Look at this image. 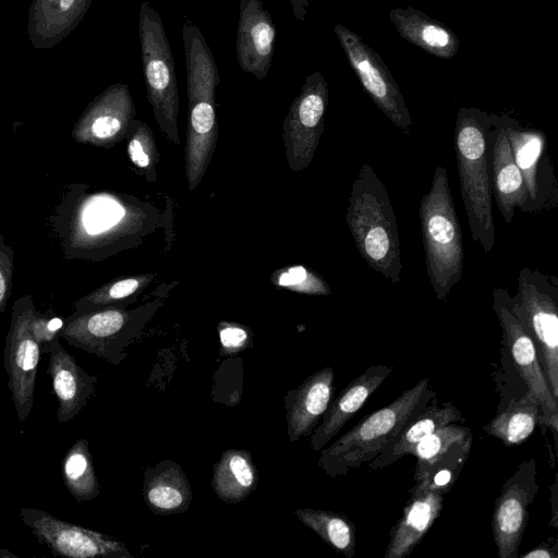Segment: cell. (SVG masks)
Listing matches in <instances>:
<instances>
[{"instance_id": "cell-6", "label": "cell", "mask_w": 558, "mask_h": 558, "mask_svg": "<svg viewBox=\"0 0 558 558\" xmlns=\"http://www.w3.org/2000/svg\"><path fill=\"white\" fill-rule=\"evenodd\" d=\"M426 271L438 301H447L460 281L464 265L461 226L448 182L447 170L437 166L432 185L418 207Z\"/></svg>"}, {"instance_id": "cell-18", "label": "cell", "mask_w": 558, "mask_h": 558, "mask_svg": "<svg viewBox=\"0 0 558 558\" xmlns=\"http://www.w3.org/2000/svg\"><path fill=\"white\" fill-rule=\"evenodd\" d=\"M276 26L260 0H241L236 57L240 68L263 80L275 50Z\"/></svg>"}, {"instance_id": "cell-5", "label": "cell", "mask_w": 558, "mask_h": 558, "mask_svg": "<svg viewBox=\"0 0 558 558\" xmlns=\"http://www.w3.org/2000/svg\"><path fill=\"white\" fill-rule=\"evenodd\" d=\"M435 397L429 378L421 379L324 449L318 465L327 475L336 477L371 462Z\"/></svg>"}, {"instance_id": "cell-37", "label": "cell", "mask_w": 558, "mask_h": 558, "mask_svg": "<svg viewBox=\"0 0 558 558\" xmlns=\"http://www.w3.org/2000/svg\"><path fill=\"white\" fill-rule=\"evenodd\" d=\"M63 327V318L59 316L47 317L37 310L34 312L29 322V331L38 343L41 354H45L52 341L61 339Z\"/></svg>"}, {"instance_id": "cell-9", "label": "cell", "mask_w": 558, "mask_h": 558, "mask_svg": "<svg viewBox=\"0 0 558 558\" xmlns=\"http://www.w3.org/2000/svg\"><path fill=\"white\" fill-rule=\"evenodd\" d=\"M36 311L31 295H23L12 305L11 323L5 337L4 368L8 388L20 422H25L34 405L35 383L40 348L29 331Z\"/></svg>"}, {"instance_id": "cell-7", "label": "cell", "mask_w": 558, "mask_h": 558, "mask_svg": "<svg viewBox=\"0 0 558 558\" xmlns=\"http://www.w3.org/2000/svg\"><path fill=\"white\" fill-rule=\"evenodd\" d=\"M509 304L533 340L550 392L558 400V279L521 268Z\"/></svg>"}, {"instance_id": "cell-8", "label": "cell", "mask_w": 558, "mask_h": 558, "mask_svg": "<svg viewBox=\"0 0 558 558\" xmlns=\"http://www.w3.org/2000/svg\"><path fill=\"white\" fill-rule=\"evenodd\" d=\"M138 31L147 98L160 131L177 146L179 88L174 60L161 17L147 1L140 8Z\"/></svg>"}, {"instance_id": "cell-23", "label": "cell", "mask_w": 558, "mask_h": 558, "mask_svg": "<svg viewBox=\"0 0 558 558\" xmlns=\"http://www.w3.org/2000/svg\"><path fill=\"white\" fill-rule=\"evenodd\" d=\"M92 0H32L27 34L35 49L54 47L85 16Z\"/></svg>"}, {"instance_id": "cell-10", "label": "cell", "mask_w": 558, "mask_h": 558, "mask_svg": "<svg viewBox=\"0 0 558 558\" xmlns=\"http://www.w3.org/2000/svg\"><path fill=\"white\" fill-rule=\"evenodd\" d=\"M333 31L364 90L380 111L409 136L413 125L410 111L384 60L342 24H337Z\"/></svg>"}, {"instance_id": "cell-32", "label": "cell", "mask_w": 558, "mask_h": 558, "mask_svg": "<svg viewBox=\"0 0 558 558\" xmlns=\"http://www.w3.org/2000/svg\"><path fill=\"white\" fill-rule=\"evenodd\" d=\"M62 481L65 488L78 502L92 500L99 495L100 486L86 439L76 440L64 454Z\"/></svg>"}, {"instance_id": "cell-35", "label": "cell", "mask_w": 558, "mask_h": 558, "mask_svg": "<svg viewBox=\"0 0 558 558\" xmlns=\"http://www.w3.org/2000/svg\"><path fill=\"white\" fill-rule=\"evenodd\" d=\"M471 434L469 427L458 423H450L436 429L420 441L411 453L416 458L414 474L418 473L430 460L446 451L454 442Z\"/></svg>"}, {"instance_id": "cell-11", "label": "cell", "mask_w": 558, "mask_h": 558, "mask_svg": "<svg viewBox=\"0 0 558 558\" xmlns=\"http://www.w3.org/2000/svg\"><path fill=\"white\" fill-rule=\"evenodd\" d=\"M328 95V84L316 71L305 78L300 94L290 105L283 121L282 140L292 171L304 170L313 160L324 131Z\"/></svg>"}, {"instance_id": "cell-13", "label": "cell", "mask_w": 558, "mask_h": 558, "mask_svg": "<svg viewBox=\"0 0 558 558\" xmlns=\"http://www.w3.org/2000/svg\"><path fill=\"white\" fill-rule=\"evenodd\" d=\"M510 294L502 288L493 291V308L502 330V343L526 389L538 399L542 408V423L555 434L558 428V404L553 397L542 371L537 351L517 316L510 308Z\"/></svg>"}, {"instance_id": "cell-16", "label": "cell", "mask_w": 558, "mask_h": 558, "mask_svg": "<svg viewBox=\"0 0 558 558\" xmlns=\"http://www.w3.org/2000/svg\"><path fill=\"white\" fill-rule=\"evenodd\" d=\"M509 142L515 165L529 193L533 213L557 206V187L549 161H545L546 136L524 129L507 116H497Z\"/></svg>"}, {"instance_id": "cell-15", "label": "cell", "mask_w": 558, "mask_h": 558, "mask_svg": "<svg viewBox=\"0 0 558 558\" xmlns=\"http://www.w3.org/2000/svg\"><path fill=\"white\" fill-rule=\"evenodd\" d=\"M132 319V313L121 307L74 312L64 319L61 339L75 349L118 364Z\"/></svg>"}, {"instance_id": "cell-41", "label": "cell", "mask_w": 558, "mask_h": 558, "mask_svg": "<svg viewBox=\"0 0 558 558\" xmlns=\"http://www.w3.org/2000/svg\"><path fill=\"white\" fill-rule=\"evenodd\" d=\"M556 497H557V482L555 481L551 485V508H553V518L550 521V525L557 527V511H556Z\"/></svg>"}, {"instance_id": "cell-31", "label": "cell", "mask_w": 558, "mask_h": 558, "mask_svg": "<svg viewBox=\"0 0 558 558\" xmlns=\"http://www.w3.org/2000/svg\"><path fill=\"white\" fill-rule=\"evenodd\" d=\"M295 515L326 544L345 558L355 556L356 535L353 522L342 513L310 508L295 510Z\"/></svg>"}, {"instance_id": "cell-27", "label": "cell", "mask_w": 558, "mask_h": 558, "mask_svg": "<svg viewBox=\"0 0 558 558\" xmlns=\"http://www.w3.org/2000/svg\"><path fill=\"white\" fill-rule=\"evenodd\" d=\"M143 493L149 509L160 515L184 512L192 499L189 480L173 461L159 462L145 472Z\"/></svg>"}, {"instance_id": "cell-38", "label": "cell", "mask_w": 558, "mask_h": 558, "mask_svg": "<svg viewBox=\"0 0 558 558\" xmlns=\"http://www.w3.org/2000/svg\"><path fill=\"white\" fill-rule=\"evenodd\" d=\"M222 355H232L248 345V330L238 324L221 322L218 327Z\"/></svg>"}, {"instance_id": "cell-34", "label": "cell", "mask_w": 558, "mask_h": 558, "mask_svg": "<svg viewBox=\"0 0 558 558\" xmlns=\"http://www.w3.org/2000/svg\"><path fill=\"white\" fill-rule=\"evenodd\" d=\"M126 136L129 137L128 154L132 163L142 170V175L148 181H155L159 153L150 128L145 122L134 119Z\"/></svg>"}, {"instance_id": "cell-21", "label": "cell", "mask_w": 558, "mask_h": 558, "mask_svg": "<svg viewBox=\"0 0 558 558\" xmlns=\"http://www.w3.org/2000/svg\"><path fill=\"white\" fill-rule=\"evenodd\" d=\"M493 197L504 220L512 222L514 210L533 213L523 175L514 162L509 142L496 114H492Z\"/></svg>"}, {"instance_id": "cell-33", "label": "cell", "mask_w": 558, "mask_h": 558, "mask_svg": "<svg viewBox=\"0 0 558 558\" xmlns=\"http://www.w3.org/2000/svg\"><path fill=\"white\" fill-rule=\"evenodd\" d=\"M153 279V274H146L110 281L74 302V312L119 307L131 296L145 289Z\"/></svg>"}, {"instance_id": "cell-28", "label": "cell", "mask_w": 558, "mask_h": 558, "mask_svg": "<svg viewBox=\"0 0 558 558\" xmlns=\"http://www.w3.org/2000/svg\"><path fill=\"white\" fill-rule=\"evenodd\" d=\"M258 474L251 452L229 449L214 469L211 486L216 495L228 504L244 500L256 488Z\"/></svg>"}, {"instance_id": "cell-1", "label": "cell", "mask_w": 558, "mask_h": 558, "mask_svg": "<svg viewBox=\"0 0 558 558\" xmlns=\"http://www.w3.org/2000/svg\"><path fill=\"white\" fill-rule=\"evenodd\" d=\"M144 218L143 210L123 197L76 184L59 204L52 225L65 258L98 260L138 232Z\"/></svg>"}, {"instance_id": "cell-14", "label": "cell", "mask_w": 558, "mask_h": 558, "mask_svg": "<svg viewBox=\"0 0 558 558\" xmlns=\"http://www.w3.org/2000/svg\"><path fill=\"white\" fill-rule=\"evenodd\" d=\"M537 469L534 458L520 463L508 477L495 500L492 530L499 558H518L529 518V507L537 492Z\"/></svg>"}, {"instance_id": "cell-26", "label": "cell", "mask_w": 558, "mask_h": 558, "mask_svg": "<svg viewBox=\"0 0 558 558\" xmlns=\"http://www.w3.org/2000/svg\"><path fill=\"white\" fill-rule=\"evenodd\" d=\"M462 421V413L451 402L437 405L436 397L414 417L401 433L371 462L369 471L384 469L407 454H411L415 446L436 429Z\"/></svg>"}, {"instance_id": "cell-30", "label": "cell", "mask_w": 558, "mask_h": 558, "mask_svg": "<svg viewBox=\"0 0 558 558\" xmlns=\"http://www.w3.org/2000/svg\"><path fill=\"white\" fill-rule=\"evenodd\" d=\"M472 439L471 434L454 442L414 474L415 484L410 489V494L433 490L445 495L450 492L469 458Z\"/></svg>"}, {"instance_id": "cell-2", "label": "cell", "mask_w": 558, "mask_h": 558, "mask_svg": "<svg viewBox=\"0 0 558 558\" xmlns=\"http://www.w3.org/2000/svg\"><path fill=\"white\" fill-rule=\"evenodd\" d=\"M345 220L364 262L392 283L401 281V244L385 184L364 162L351 187Z\"/></svg>"}, {"instance_id": "cell-22", "label": "cell", "mask_w": 558, "mask_h": 558, "mask_svg": "<svg viewBox=\"0 0 558 558\" xmlns=\"http://www.w3.org/2000/svg\"><path fill=\"white\" fill-rule=\"evenodd\" d=\"M333 369L326 366L308 376L286 397L288 436L291 441L310 436L333 395Z\"/></svg>"}, {"instance_id": "cell-24", "label": "cell", "mask_w": 558, "mask_h": 558, "mask_svg": "<svg viewBox=\"0 0 558 558\" xmlns=\"http://www.w3.org/2000/svg\"><path fill=\"white\" fill-rule=\"evenodd\" d=\"M444 496L433 490L410 494L400 519L390 531L385 558L410 556L439 517Z\"/></svg>"}, {"instance_id": "cell-3", "label": "cell", "mask_w": 558, "mask_h": 558, "mask_svg": "<svg viewBox=\"0 0 558 558\" xmlns=\"http://www.w3.org/2000/svg\"><path fill=\"white\" fill-rule=\"evenodd\" d=\"M182 39L189 97L185 175L187 187L193 191L203 180L216 149L218 124L215 92L220 77L204 36L189 20L182 26Z\"/></svg>"}, {"instance_id": "cell-39", "label": "cell", "mask_w": 558, "mask_h": 558, "mask_svg": "<svg viewBox=\"0 0 558 558\" xmlns=\"http://www.w3.org/2000/svg\"><path fill=\"white\" fill-rule=\"evenodd\" d=\"M14 252L0 233V314L4 312L12 290Z\"/></svg>"}, {"instance_id": "cell-12", "label": "cell", "mask_w": 558, "mask_h": 558, "mask_svg": "<svg viewBox=\"0 0 558 558\" xmlns=\"http://www.w3.org/2000/svg\"><path fill=\"white\" fill-rule=\"evenodd\" d=\"M23 523L37 542L59 557L68 558H132L119 539L81 525L60 520L47 511L21 507Z\"/></svg>"}, {"instance_id": "cell-25", "label": "cell", "mask_w": 558, "mask_h": 558, "mask_svg": "<svg viewBox=\"0 0 558 558\" xmlns=\"http://www.w3.org/2000/svg\"><path fill=\"white\" fill-rule=\"evenodd\" d=\"M389 20L403 39L429 54L451 59L459 50L460 40L453 31L413 7L391 9Z\"/></svg>"}, {"instance_id": "cell-17", "label": "cell", "mask_w": 558, "mask_h": 558, "mask_svg": "<svg viewBox=\"0 0 558 558\" xmlns=\"http://www.w3.org/2000/svg\"><path fill=\"white\" fill-rule=\"evenodd\" d=\"M135 114L129 86L116 83L89 102L71 135L80 144L112 147L126 136Z\"/></svg>"}, {"instance_id": "cell-36", "label": "cell", "mask_w": 558, "mask_h": 558, "mask_svg": "<svg viewBox=\"0 0 558 558\" xmlns=\"http://www.w3.org/2000/svg\"><path fill=\"white\" fill-rule=\"evenodd\" d=\"M275 283L298 293L311 295H328L331 293L326 281L304 266H292L282 269L276 274Z\"/></svg>"}, {"instance_id": "cell-20", "label": "cell", "mask_w": 558, "mask_h": 558, "mask_svg": "<svg viewBox=\"0 0 558 558\" xmlns=\"http://www.w3.org/2000/svg\"><path fill=\"white\" fill-rule=\"evenodd\" d=\"M391 372L392 367L390 366L372 365L350 381L340 395L330 401L322 422L311 434L312 449L318 451L327 445L366 403Z\"/></svg>"}, {"instance_id": "cell-19", "label": "cell", "mask_w": 558, "mask_h": 558, "mask_svg": "<svg viewBox=\"0 0 558 558\" xmlns=\"http://www.w3.org/2000/svg\"><path fill=\"white\" fill-rule=\"evenodd\" d=\"M45 354H49L47 374L58 401L59 423L73 420L95 395L97 377L86 373L62 347L60 339L52 341Z\"/></svg>"}, {"instance_id": "cell-4", "label": "cell", "mask_w": 558, "mask_h": 558, "mask_svg": "<svg viewBox=\"0 0 558 558\" xmlns=\"http://www.w3.org/2000/svg\"><path fill=\"white\" fill-rule=\"evenodd\" d=\"M492 126V114L477 108L462 107L457 114L453 141L461 198L471 236L485 253H489L496 243L488 160Z\"/></svg>"}, {"instance_id": "cell-29", "label": "cell", "mask_w": 558, "mask_h": 558, "mask_svg": "<svg viewBox=\"0 0 558 558\" xmlns=\"http://www.w3.org/2000/svg\"><path fill=\"white\" fill-rule=\"evenodd\" d=\"M542 423V408L537 397L526 389V392L512 400L499 411L483 429L498 438L507 447L517 446L524 441Z\"/></svg>"}, {"instance_id": "cell-40", "label": "cell", "mask_w": 558, "mask_h": 558, "mask_svg": "<svg viewBox=\"0 0 558 558\" xmlns=\"http://www.w3.org/2000/svg\"><path fill=\"white\" fill-rule=\"evenodd\" d=\"M522 558H557L558 557V543L555 537H550L538 546L534 547L526 554L521 556Z\"/></svg>"}]
</instances>
